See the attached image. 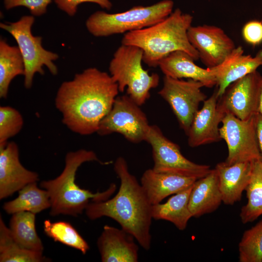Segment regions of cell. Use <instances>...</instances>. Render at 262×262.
Wrapping results in <instances>:
<instances>
[{
    "instance_id": "5b68a950",
    "label": "cell",
    "mask_w": 262,
    "mask_h": 262,
    "mask_svg": "<svg viewBox=\"0 0 262 262\" xmlns=\"http://www.w3.org/2000/svg\"><path fill=\"white\" fill-rule=\"evenodd\" d=\"M173 6L172 0H163L150 6H134L121 13L98 11L87 18L85 25L88 32L96 37L125 34L161 21L172 13Z\"/></svg>"
},
{
    "instance_id": "7a4b0ae2",
    "label": "cell",
    "mask_w": 262,
    "mask_h": 262,
    "mask_svg": "<svg viewBox=\"0 0 262 262\" xmlns=\"http://www.w3.org/2000/svg\"><path fill=\"white\" fill-rule=\"evenodd\" d=\"M115 172L120 180L119 189L113 197L105 201L90 202L85 211L91 220L103 216L116 221L121 229L132 235L144 249L150 248V227L152 205L141 185L129 170L126 161L117 158Z\"/></svg>"
},
{
    "instance_id": "277c9868",
    "label": "cell",
    "mask_w": 262,
    "mask_h": 262,
    "mask_svg": "<svg viewBox=\"0 0 262 262\" xmlns=\"http://www.w3.org/2000/svg\"><path fill=\"white\" fill-rule=\"evenodd\" d=\"M90 161L101 163L92 150L81 149L69 152L66 156L62 173L53 179L40 183V186L48 193L51 203L49 214L51 216L63 214L77 216L85 210L90 200L105 201L114 193L116 188L115 183H111L106 190L95 193L82 189L76 184L78 169L84 163Z\"/></svg>"
},
{
    "instance_id": "2e32d148",
    "label": "cell",
    "mask_w": 262,
    "mask_h": 262,
    "mask_svg": "<svg viewBox=\"0 0 262 262\" xmlns=\"http://www.w3.org/2000/svg\"><path fill=\"white\" fill-rule=\"evenodd\" d=\"M134 237L122 229L105 225L98 239L97 246L102 262H136L138 245Z\"/></svg>"
},
{
    "instance_id": "d6a6232c",
    "label": "cell",
    "mask_w": 262,
    "mask_h": 262,
    "mask_svg": "<svg viewBox=\"0 0 262 262\" xmlns=\"http://www.w3.org/2000/svg\"><path fill=\"white\" fill-rule=\"evenodd\" d=\"M57 7L70 16L77 12L79 4L84 2H93L99 5L102 8L110 10L112 4L109 0H54Z\"/></svg>"
},
{
    "instance_id": "d4e9b609",
    "label": "cell",
    "mask_w": 262,
    "mask_h": 262,
    "mask_svg": "<svg viewBox=\"0 0 262 262\" xmlns=\"http://www.w3.org/2000/svg\"><path fill=\"white\" fill-rule=\"evenodd\" d=\"M23 59L18 47L0 41V97L6 98L11 81L16 76L24 74Z\"/></svg>"
},
{
    "instance_id": "e0dca14e",
    "label": "cell",
    "mask_w": 262,
    "mask_h": 262,
    "mask_svg": "<svg viewBox=\"0 0 262 262\" xmlns=\"http://www.w3.org/2000/svg\"><path fill=\"white\" fill-rule=\"evenodd\" d=\"M262 66V49L252 56L244 54L241 46L236 47L220 65L213 67L219 98L230 84L256 71Z\"/></svg>"
},
{
    "instance_id": "4fadbf2b",
    "label": "cell",
    "mask_w": 262,
    "mask_h": 262,
    "mask_svg": "<svg viewBox=\"0 0 262 262\" xmlns=\"http://www.w3.org/2000/svg\"><path fill=\"white\" fill-rule=\"evenodd\" d=\"M187 34L199 59L208 68L220 65L236 47L233 40L218 26L192 25Z\"/></svg>"
},
{
    "instance_id": "9c48e42d",
    "label": "cell",
    "mask_w": 262,
    "mask_h": 262,
    "mask_svg": "<svg viewBox=\"0 0 262 262\" xmlns=\"http://www.w3.org/2000/svg\"><path fill=\"white\" fill-rule=\"evenodd\" d=\"M139 106L128 95L117 96L101 121L97 133L100 135L118 133L133 143L145 141L150 125Z\"/></svg>"
},
{
    "instance_id": "603a6c76",
    "label": "cell",
    "mask_w": 262,
    "mask_h": 262,
    "mask_svg": "<svg viewBox=\"0 0 262 262\" xmlns=\"http://www.w3.org/2000/svg\"><path fill=\"white\" fill-rule=\"evenodd\" d=\"M37 182L28 184L20 189L17 197L3 204L4 211L10 214L20 212L36 214L50 208L51 203L48 192L40 189Z\"/></svg>"
},
{
    "instance_id": "484cf974",
    "label": "cell",
    "mask_w": 262,
    "mask_h": 262,
    "mask_svg": "<svg viewBox=\"0 0 262 262\" xmlns=\"http://www.w3.org/2000/svg\"><path fill=\"white\" fill-rule=\"evenodd\" d=\"M247 202L240 213L244 224L251 222L262 215V160L253 163L249 182L246 188Z\"/></svg>"
},
{
    "instance_id": "d6986e66",
    "label": "cell",
    "mask_w": 262,
    "mask_h": 262,
    "mask_svg": "<svg viewBox=\"0 0 262 262\" xmlns=\"http://www.w3.org/2000/svg\"><path fill=\"white\" fill-rule=\"evenodd\" d=\"M196 180L194 177L157 172L152 168L144 172L140 184L150 203L155 205L167 196L191 186Z\"/></svg>"
},
{
    "instance_id": "4dcf8cb0",
    "label": "cell",
    "mask_w": 262,
    "mask_h": 262,
    "mask_svg": "<svg viewBox=\"0 0 262 262\" xmlns=\"http://www.w3.org/2000/svg\"><path fill=\"white\" fill-rule=\"evenodd\" d=\"M51 0H4L5 8L9 10L16 7L24 6L35 16H40L47 12Z\"/></svg>"
},
{
    "instance_id": "9a60e30c",
    "label": "cell",
    "mask_w": 262,
    "mask_h": 262,
    "mask_svg": "<svg viewBox=\"0 0 262 262\" xmlns=\"http://www.w3.org/2000/svg\"><path fill=\"white\" fill-rule=\"evenodd\" d=\"M218 98L216 86L213 94L203 101L202 108L196 113L186 134L190 147H196L221 140L219 125L226 114L217 105Z\"/></svg>"
},
{
    "instance_id": "1f68e13d",
    "label": "cell",
    "mask_w": 262,
    "mask_h": 262,
    "mask_svg": "<svg viewBox=\"0 0 262 262\" xmlns=\"http://www.w3.org/2000/svg\"><path fill=\"white\" fill-rule=\"evenodd\" d=\"M242 34L245 41L255 47L262 43V21L252 20L243 26Z\"/></svg>"
},
{
    "instance_id": "f546056e",
    "label": "cell",
    "mask_w": 262,
    "mask_h": 262,
    "mask_svg": "<svg viewBox=\"0 0 262 262\" xmlns=\"http://www.w3.org/2000/svg\"><path fill=\"white\" fill-rule=\"evenodd\" d=\"M23 118L20 112L11 106L0 107V145L8 142L21 130Z\"/></svg>"
},
{
    "instance_id": "3957f363",
    "label": "cell",
    "mask_w": 262,
    "mask_h": 262,
    "mask_svg": "<svg viewBox=\"0 0 262 262\" xmlns=\"http://www.w3.org/2000/svg\"><path fill=\"white\" fill-rule=\"evenodd\" d=\"M193 19L192 15L178 8L159 22L125 33L121 43L141 49L143 61L151 67L158 66L163 58L177 50L185 52L196 61L199 59L198 53L190 43L187 34Z\"/></svg>"
},
{
    "instance_id": "ac0fdd59",
    "label": "cell",
    "mask_w": 262,
    "mask_h": 262,
    "mask_svg": "<svg viewBox=\"0 0 262 262\" xmlns=\"http://www.w3.org/2000/svg\"><path fill=\"white\" fill-rule=\"evenodd\" d=\"M195 60L184 51L177 50L169 54L158 66L164 76L175 79L187 78L201 82L204 87L216 85L213 68H203L196 65Z\"/></svg>"
},
{
    "instance_id": "30bf717a",
    "label": "cell",
    "mask_w": 262,
    "mask_h": 262,
    "mask_svg": "<svg viewBox=\"0 0 262 262\" xmlns=\"http://www.w3.org/2000/svg\"><path fill=\"white\" fill-rule=\"evenodd\" d=\"M255 115L242 120L226 113L219 131L221 139L228 147V155L225 162L227 164L253 162L262 159L256 135Z\"/></svg>"
},
{
    "instance_id": "8fae6325",
    "label": "cell",
    "mask_w": 262,
    "mask_h": 262,
    "mask_svg": "<svg viewBox=\"0 0 262 262\" xmlns=\"http://www.w3.org/2000/svg\"><path fill=\"white\" fill-rule=\"evenodd\" d=\"M164 84L158 94L171 107L180 126L187 134L200 103L207 96L201 90L200 82L184 81L164 76Z\"/></svg>"
},
{
    "instance_id": "e575fe53",
    "label": "cell",
    "mask_w": 262,
    "mask_h": 262,
    "mask_svg": "<svg viewBox=\"0 0 262 262\" xmlns=\"http://www.w3.org/2000/svg\"><path fill=\"white\" fill-rule=\"evenodd\" d=\"M258 113L262 115V76L261 83Z\"/></svg>"
},
{
    "instance_id": "ffe728a7",
    "label": "cell",
    "mask_w": 262,
    "mask_h": 262,
    "mask_svg": "<svg viewBox=\"0 0 262 262\" xmlns=\"http://www.w3.org/2000/svg\"><path fill=\"white\" fill-rule=\"evenodd\" d=\"M253 162L236 163L230 165L225 162L215 166L223 202L232 205L240 201L243 192L250 180Z\"/></svg>"
},
{
    "instance_id": "44dd1931",
    "label": "cell",
    "mask_w": 262,
    "mask_h": 262,
    "mask_svg": "<svg viewBox=\"0 0 262 262\" xmlns=\"http://www.w3.org/2000/svg\"><path fill=\"white\" fill-rule=\"evenodd\" d=\"M223 202L216 170L196 180L190 194L188 207L192 217H199L215 211Z\"/></svg>"
},
{
    "instance_id": "836d02e7",
    "label": "cell",
    "mask_w": 262,
    "mask_h": 262,
    "mask_svg": "<svg viewBox=\"0 0 262 262\" xmlns=\"http://www.w3.org/2000/svg\"><path fill=\"white\" fill-rule=\"evenodd\" d=\"M255 126L257 141L262 160V115L258 113L255 115Z\"/></svg>"
},
{
    "instance_id": "6da1fadb",
    "label": "cell",
    "mask_w": 262,
    "mask_h": 262,
    "mask_svg": "<svg viewBox=\"0 0 262 262\" xmlns=\"http://www.w3.org/2000/svg\"><path fill=\"white\" fill-rule=\"evenodd\" d=\"M119 92L117 84L110 74L90 67L61 84L55 104L68 129L88 135L97 132Z\"/></svg>"
},
{
    "instance_id": "7c38bea8",
    "label": "cell",
    "mask_w": 262,
    "mask_h": 262,
    "mask_svg": "<svg viewBox=\"0 0 262 262\" xmlns=\"http://www.w3.org/2000/svg\"><path fill=\"white\" fill-rule=\"evenodd\" d=\"M262 76L256 70L232 83L219 98L218 107L242 120L254 116L258 111Z\"/></svg>"
},
{
    "instance_id": "ba28073f",
    "label": "cell",
    "mask_w": 262,
    "mask_h": 262,
    "mask_svg": "<svg viewBox=\"0 0 262 262\" xmlns=\"http://www.w3.org/2000/svg\"><path fill=\"white\" fill-rule=\"evenodd\" d=\"M145 141L151 147L154 162L152 169L155 172L198 179L211 170L209 165L197 164L185 158L180 147L166 138L156 125H150Z\"/></svg>"
},
{
    "instance_id": "cb8c5ba5",
    "label": "cell",
    "mask_w": 262,
    "mask_h": 262,
    "mask_svg": "<svg viewBox=\"0 0 262 262\" xmlns=\"http://www.w3.org/2000/svg\"><path fill=\"white\" fill-rule=\"evenodd\" d=\"M35 214L30 212L13 214L9 228L13 238L21 247L43 252L44 246L35 229Z\"/></svg>"
},
{
    "instance_id": "7402d4cb",
    "label": "cell",
    "mask_w": 262,
    "mask_h": 262,
    "mask_svg": "<svg viewBox=\"0 0 262 262\" xmlns=\"http://www.w3.org/2000/svg\"><path fill=\"white\" fill-rule=\"evenodd\" d=\"M192 187L193 185L175 194L164 203L152 205V218L169 221L179 229H185L188 221L192 217L188 207Z\"/></svg>"
},
{
    "instance_id": "8992f818",
    "label": "cell",
    "mask_w": 262,
    "mask_h": 262,
    "mask_svg": "<svg viewBox=\"0 0 262 262\" xmlns=\"http://www.w3.org/2000/svg\"><path fill=\"white\" fill-rule=\"evenodd\" d=\"M143 52L139 47L121 44L110 61L109 70L117 84L119 92L127 89V95L138 105L144 104L150 97V91L160 82L156 73L149 74L142 66Z\"/></svg>"
},
{
    "instance_id": "f1b7e54d",
    "label": "cell",
    "mask_w": 262,
    "mask_h": 262,
    "mask_svg": "<svg viewBox=\"0 0 262 262\" xmlns=\"http://www.w3.org/2000/svg\"><path fill=\"white\" fill-rule=\"evenodd\" d=\"M238 250L240 262H262V220L244 232Z\"/></svg>"
},
{
    "instance_id": "52a82bcc",
    "label": "cell",
    "mask_w": 262,
    "mask_h": 262,
    "mask_svg": "<svg viewBox=\"0 0 262 262\" xmlns=\"http://www.w3.org/2000/svg\"><path fill=\"white\" fill-rule=\"evenodd\" d=\"M34 22L33 16H24L16 22L0 23V27L11 34L17 43L24 63V84L26 89L31 88L35 73L44 74V66L53 75L58 73L54 61L59 56L42 47V37L33 35L31 28Z\"/></svg>"
},
{
    "instance_id": "83f0119b",
    "label": "cell",
    "mask_w": 262,
    "mask_h": 262,
    "mask_svg": "<svg viewBox=\"0 0 262 262\" xmlns=\"http://www.w3.org/2000/svg\"><path fill=\"white\" fill-rule=\"evenodd\" d=\"M43 228L45 233L55 242L78 249L83 254H85L89 249L87 242L68 222H51L49 219L45 220Z\"/></svg>"
},
{
    "instance_id": "4316f807",
    "label": "cell",
    "mask_w": 262,
    "mask_h": 262,
    "mask_svg": "<svg viewBox=\"0 0 262 262\" xmlns=\"http://www.w3.org/2000/svg\"><path fill=\"white\" fill-rule=\"evenodd\" d=\"M46 260L43 252L25 249L13 238L9 227L0 216V262H41Z\"/></svg>"
},
{
    "instance_id": "5bb4252c",
    "label": "cell",
    "mask_w": 262,
    "mask_h": 262,
    "mask_svg": "<svg viewBox=\"0 0 262 262\" xmlns=\"http://www.w3.org/2000/svg\"><path fill=\"white\" fill-rule=\"evenodd\" d=\"M39 180L36 172L26 169L21 164L18 147L15 142L0 145V199Z\"/></svg>"
}]
</instances>
